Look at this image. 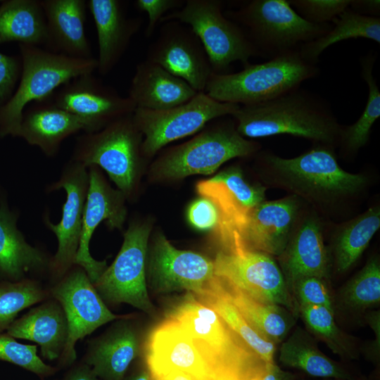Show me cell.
Segmentation results:
<instances>
[{
	"instance_id": "1",
	"label": "cell",
	"mask_w": 380,
	"mask_h": 380,
	"mask_svg": "<svg viewBox=\"0 0 380 380\" xmlns=\"http://www.w3.org/2000/svg\"><path fill=\"white\" fill-rule=\"evenodd\" d=\"M232 116L245 138L289 134L334 148L342 129L328 101L300 87L262 103L239 106Z\"/></svg>"
},
{
	"instance_id": "2",
	"label": "cell",
	"mask_w": 380,
	"mask_h": 380,
	"mask_svg": "<svg viewBox=\"0 0 380 380\" xmlns=\"http://www.w3.org/2000/svg\"><path fill=\"white\" fill-rule=\"evenodd\" d=\"M167 319L177 323L217 380H259L267 362L209 306L187 292Z\"/></svg>"
},
{
	"instance_id": "3",
	"label": "cell",
	"mask_w": 380,
	"mask_h": 380,
	"mask_svg": "<svg viewBox=\"0 0 380 380\" xmlns=\"http://www.w3.org/2000/svg\"><path fill=\"white\" fill-rule=\"evenodd\" d=\"M259 160L271 184L318 204H333L359 194L367 184L362 174L344 170L334 148L316 145L292 158L262 152Z\"/></svg>"
},
{
	"instance_id": "4",
	"label": "cell",
	"mask_w": 380,
	"mask_h": 380,
	"mask_svg": "<svg viewBox=\"0 0 380 380\" xmlns=\"http://www.w3.org/2000/svg\"><path fill=\"white\" fill-rule=\"evenodd\" d=\"M234 73H212L204 92L223 103L239 106L262 103L300 87L320 73L317 65L291 51L258 64L248 63Z\"/></svg>"
},
{
	"instance_id": "5",
	"label": "cell",
	"mask_w": 380,
	"mask_h": 380,
	"mask_svg": "<svg viewBox=\"0 0 380 380\" xmlns=\"http://www.w3.org/2000/svg\"><path fill=\"white\" fill-rule=\"evenodd\" d=\"M20 83L10 99L0 107V138L17 137L25 106L42 102L71 80L97 68L96 58H74L39 46L19 44Z\"/></svg>"
},
{
	"instance_id": "6",
	"label": "cell",
	"mask_w": 380,
	"mask_h": 380,
	"mask_svg": "<svg viewBox=\"0 0 380 380\" xmlns=\"http://www.w3.org/2000/svg\"><path fill=\"white\" fill-rule=\"evenodd\" d=\"M224 14L241 27L261 57L270 58L298 49L332 27L305 20L288 0H253Z\"/></svg>"
},
{
	"instance_id": "7",
	"label": "cell",
	"mask_w": 380,
	"mask_h": 380,
	"mask_svg": "<svg viewBox=\"0 0 380 380\" xmlns=\"http://www.w3.org/2000/svg\"><path fill=\"white\" fill-rule=\"evenodd\" d=\"M219 0H187L160 23L178 21L189 26L200 40L215 74H227L231 64L239 61L243 66L260 53L244 31L222 13Z\"/></svg>"
},
{
	"instance_id": "8",
	"label": "cell",
	"mask_w": 380,
	"mask_h": 380,
	"mask_svg": "<svg viewBox=\"0 0 380 380\" xmlns=\"http://www.w3.org/2000/svg\"><path fill=\"white\" fill-rule=\"evenodd\" d=\"M259 148L258 143L237 132L234 121L224 122L167 151L156 161L153 170L167 179L210 175L227 161L252 156Z\"/></svg>"
},
{
	"instance_id": "9",
	"label": "cell",
	"mask_w": 380,
	"mask_h": 380,
	"mask_svg": "<svg viewBox=\"0 0 380 380\" xmlns=\"http://www.w3.org/2000/svg\"><path fill=\"white\" fill-rule=\"evenodd\" d=\"M142 137L132 114L127 115L98 132L79 137L72 160L87 168L103 169L119 190L128 194L134 189L141 163Z\"/></svg>"
},
{
	"instance_id": "10",
	"label": "cell",
	"mask_w": 380,
	"mask_h": 380,
	"mask_svg": "<svg viewBox=\"0 0 380 380\" xmlns=\"http://www.w3.org/2000/svg\"><path fill=\"white\" fill-rule=\"evenodd\" d=\"M196 191L210 200L219 213L214 234L222 251H243L241 234L251 211L265 198V186L250 183L239 166H232L197 183Z\"/></svg>"
},
{
	"instance_id": "11",
	"label": "cell",
	"mask_w": 380,
	"mask_h": 380,
	"mask_svg": "<svg viewBox=\"0 0 380 380\" xmlns=\"http://www.w3.org/2000/svg\"><path fill=\"white\" fill-rule=\"evenodd\" d=\"M239 108L198 92L186 103L167 110L136 108L132 118L144 137L143 153L151 157L169 143L200 131L209 122L232 115Z\"/></svg>"
},
{
	"instance_id": "12",
	"label": "cell",
	"mask_w": 380,
	"mask_h": 380,
	"mask_svg": "<svg viewBox=\"0 0 380 380\" xmlns=\"http://www.w3.org/2000/svg\"><path fill=\"white\" fill-rule=\"evenodd\" d=\"M149 233L148 224H132L124 234L115 260L94 284L100 296L107 301L129 304L148 314L154 310L146 280Z\"/></svg>"
},
{
	"instance_id": "13",
	"label": "cell",
	"mask_w": 380,
	"mask_h": 380,
	"mask_svg": "<svg viewBox=\"0 0 380 380\" xmlns=\"http://www.w3.org/2000/svg\"><path fill=\"white\" fill-rule=\"evenodd\" d=\"M215 274L251 298L281 305L298 315L280 267L272 255L255 251H220L213 260Z\"/></svg>"
},
{
	"instance_id": "14",
	"label": "cell",
	"mask_w": 380,
	"mask_h": 380,
	"mask_svg": "<svg viewBox=\"0 0 380 380\" xmlns=\"http://www.w3.org/2000/svg\"><path fill=\"white\" fill-rule=\"evenodd\" d=\"M148 277L156 292L185 290L196 297L207 296L218 281L213 260L177 249L161 234L156 237L150 255Z\"/></svg>"
},
{
	"instance_id": "15",
	"label": "cell",
	"mask_w": 380,
	"mask_h": 380,
	"mask_svg": "<svg viewBox=\"0 0 380 380\" xmlns=\"http://www.w3.org/2000/svg\"><path fill=\"white\" fill-rule=\"evenodd\" d=\"M46 100L79 118L85 127V133L98 132L132 115L136 108L128 96H120L93 73L71 80Z\"/></svg>"
},
{
	"instance_id": "16",
	"label": "cell",
	"mask_w": 380,
	"mask_h": 380,
	"mask_svg": "<svg viewBox=\"0 0 380 380\" xmlns=\"http://www.w3.org/2000/svg\"><path fill=\"white\" fill-rule=\"evenodd\" d=\"M68 323V338L62 353L63 360L72 362L76 357V342L101 325L121 317L104 304L86 272L80 267L69 272L52 289Z\"/></svg>"
},
{
	"instance_id": "17",
	"label": "cell",
	"mask_w": 380,
	"mask_h": 380,
	"mask_svg": "<svg viewBox=\"0 0 380 380\" xmlns=\"http://www.w3.org/2000/svg\"><path fill=\"white\" fill-rule=\"evenodd\" d=\"M165 23L146 60L183 80L197 92H204L213 71L200 40L189 26L175 20Z\"/></svg>"
},
{
	"instance_id": "18",
	"label": "cell",
	"mask_w": 380,
	"mask_h": 380,
	"mask_svg": "<svg viewBox=\"0 0 380 380\" xmlns=\"http://www.w3.org/2000/svg\"><path fill=\"white\" fill-rule=\"evenodd\" d=\"M87 169L83 164L71 160L61 179L49 187L50 190L63 189L66 193L60 222L54 224L49 218H45L46 225L58 240V249L51 264L56 276L64 274L75 264L89 185Z\"/></svg>"
},
{
	"instance_id": "19",
	"label": "cell",
	"mask_w": 380,
	"mask_h": 380,
	"mask_svg": "<svg viewBox=\"0 0 380 380\" xmlns=\"http://www.w3.org/2000/svg\"><path fill=\"white\" fill-rule=\"evenodd\" d=\"M89 185L85 201L80 243L75 264L82 267L93 284L107 268L106 260L94 259L89 242L97 226L106 221L110 229H122L126 217L123 194L113 189L99 167L90 166Z\"/></svg>"
},
{
	"instance_id": "20",
	"label": "cell",
	"mask_w": 380,
	"mask_h": 380,
	"mask_svg": "<svg viewBox=\"0 0 380 380\" xmlns=\"http://www.w3.org/2000/svg\"><path fill=\"white\" fill-rule=\"evenodd\" d=\"M300 208V198L293 194L260 203L248 215L243 228V248L279 256L297 225Z\"/></svg>"
},
{
	"instance_id": "21",
	"label": "cell",
	"mask_w": 380,
	"mask_h": 380,
	"mask_svg": "<svg viewBox=\"0 0 380 380\" xmlns=\"http://www.w3.org/2000/svg\"><path fill=\"white\" fill-rule=\"evenodd\" d=\"M146 361L151 375L175 369L196 380H217L190 336L177 323L167 318L150 334Z\"/></svg>"
},
{
	"instance_id": "22",
	"label": "cell",
	"mask_w": 380,
	"mask_h": 380,
	"mask_svg": "<svg viewBox=\"0 0 380 380\" xmlns=\"http://www.w3.org/2000/svg\"><path fill=\"white\" fill-rule=\"evenodd\" d=\"M87 6L97 34L96 70L104 76L122 57L131 39L139 30L141 19L127 16L122 2L118 0H89Z\"/></svg>"
},
{
	"instance_id": "23",
	"label": "cell",
	"mask_w": 380,
	"mask_h": 380,
	"mask_svg": "<svg viewBox=\"0 0 380 380\" xmlns=\"http://www.w3.org/2000/svg\"><path fill=\"white\" fill-rule=\"evenodd\" d=\"M278 257L289 289L304 277H317L327 281L329 279V255L320 223L315 217H309L296 225L284 251Z\"/></svg>"
},
{
	"instance_id": "24",
	"label": "cell",
	"mask_w": 380,
	"mask_h": 380,
	"mask_svg": "<svg viewBox=\"0 0 380 380\" xmlns=\"http://www.w3.org/2000/svg\"><path fill=\"white\" fill-rule=\"evenodd\" d=\"M47 27L49 51L74 58H92L85 34L87 1H41Z\"/></svg>"
},
{
	"instance_id": "25",
	"label": "cell",
	"mask_w": 380,
	"mask_h": 380,
	"mask_svg": "<svg viewBox=\"0 0 380 380\" xmlns=\"http://www.w3.org/2000/svg\"><path fill=\"white\" fill-rule=\"evenodd\" d=\"M198 93L183 80L146 60L136 66L128 97L136 108L163 110L186 103Z\"/></svg>"
},
{
	"instance_id": "26",
	"label": "cell",
	"mask_w": 380,
	"mask_h": 380,
	"mask_svg": "<svg viewBox=\"0 0 380 380\" xmlns=\"http://www.w3.org/2000/svg\"><path fill=\"white\" fill-rule=\"evenodd\" d=\"M80 130L85 127L79 118L46 100L24 111L17 137L53 156L64 139Z\"/></svg>"
},
{
	"instance_id": "27",
	"label": "cell",
	"mask_w": 380,
	"mask_h": 380,
	"mask_svg": "<svg viewBox=\"0 0 380 380\" xmlns=\"http://www.w3.org/2000/svg\"><path fill=\"white\" fill-rule=\"evenodd\" d=\"M68 333L65 313L56 301L46 302L30 310L7 329V334L13 338L37 343L44 357L50 360L63 353Z\"/></svg>"
},
{
	"instance_id": "28",
	"label": "cell",
	"mask_w": 380,
	"mask_h": 380,
	"mask_svg": "<svg viewBox=\"0 0 380 380\" xmlns=\"http://www.w3.org/2000/svg\"><path fill=\"white\" fill-rule=\"evenodd\" d=\"M18 213L0 195V274L19 281L26 273L44 270L45 254L30 245L17 227ZM49 263V262H48Z\"/></svg>"
},
{
	"instance_id": "29",
	"label": "cell",
	"mask_w": 380,
	"mask_h": 380,
	"mask_svg": "<svg viewBox=\"0 0 380 380\" xmlns=\"http://www.w3.org/2000/svg\"><path fill=\"white\" fill-rule=\"evenodd\" d=\"M220 291L259 334L275 344L284 341L296 324L297 316L287 308L257 300L220 279Z\"/></svg>"
},
{
	"instance_id": "30",
	"label": "cell",
	"mask_w": 380,
	"mask_h": 380,
	"mask_svg": "<svg viewBox=\"0 0 380 380\" xmlns=\"http://www.w3.org/2000/svg\"><path fill=\"white\" fill-rule=\"evenodd\" d=\"M281 343L279 360L285 367L324 379L349 380L354 378L343 365L322 353L310 334L301 327H296Z\"/></svg>"
},
{
	"instance_id": "31",
	"label": "cell",
	"mask_w": 380,
	"mask_h": 380,
	"mask_svg": "<svg viewBox=\"0 0 380 380\" xmlns=\"http://www.w3.org/2000/svg\"><path fill=\"white\" fill-rule=\"evenodd\" d=\"M48 39L44 12L38 0H8L0 5V44L16 42L39 46Z\"/></svg>"
},
{
	"instance_id": "32",
	"label": "cell",
	"mask_w": 380,
	"mask_h": 380,
	"mask_svg": "<svg viewBox=\"0 0 380 380\" xmlns=\"http://www.w3.org/2000/svg\"><path fill=\"white\" fill-rule=\"evenodd\" d=\"M139 338L131 327H120L99 339L91 348L87 362L105 380L120 379L139 354Z\"/></svg>"
},
{
	"instance_id": "33",
	"label": "cell",
	"mask_w": 380,
	"mask_h": 380,
	"mask_svg": "<svg viewBox=\"0 0 380 380\" xmlns=\"http://www.w3.org/2000/svg\"><path fill=\"white\" fill-rule=\"evenodd\" d=\"M331 30L298 49L304 60L317 65L319 56L330 46L343 40L364 38L380 44V18L359 14L348 7L332 21Z\"/></svg>"
},
{
	"instance_id": "34",
	"label": "cell",
	"mask_w": 380,
	"mask_h": 380,
	"mask_svg": "<svg viewBox=\"0 0 380 380\" xmlns=\"http://www.w3.org/2000/svg\"><path fill=\"white\" fill-rule=\"evenodd\" d=\"M379 227L380 210L375 206L345 223L337 231L333 253L338 272H346L357 262Z\"/></svg>"
},
{
	"instance_id": "35",
	"label": "cell",
	"mask_w": 380,
	"mask_h": 380,
	"mask_svg": "<svg viewBox=\"0 0 380 380\" xmlns=\"http://www.w3.org/2000/svg\"><path fill=\"white\" fill-rule=\"evenodd\" d=\"M376 54L369 53L360 59L361 77L368 87V96L363 111L353 124L342 126L338 146L346 156L355 155L367 145L372 128L380 117V91L373 74Z\"/></svg>"
},
{
	"instance_id": "36",
	"label": "cell",
	"mask_w": 380,
	"mask_h": 380,
	"mask_svg": "<svg viewBox=\"0 0 380 380\" xmlns=\"http://www.w3.org/2000/svg\"><path fill=\"white\" fill-rule=\"evenodd\" d=\"M196 298L214 310L225 323L265 362H274L277 344L259 334L232 303L221 293L220 279L215 289L208 295Z\"/></svg>"
},
{
	"instance_id": "37",
	"label": "cell",
	"mask_w": 380,
	"mask_h": 380,
	"mask_svg": "<svg viewBox=\"0 0 380 380\" xmlns=\"http://www.w3.org/2000/svg\"><path fill=\"white\" fill-rule=\"evenodd\" d=\"M298 314L309 332L324 342L334 353L348 360L358 357L354 337L338 327L334 312L324 307L300 305Z\"/></svg>"
},
{
	"instance_id": "38",
	"label": "cell",
	"mask_w": 380,
	"mask_h": 380,
	"mask_svg": "<svg viewBox=\"0 0 380 380\" xmlns=\"http://www.w3.org/2000/svg\"><path fill=\"white\" fill-rule=\"evenodd\" d=\"M338 303L353 311H364L380 303V262L371 258L366 265L340 289Z\"/></svg>"
},
{
	"instance_id": "39",
	"label": "cell",
	"mask_w": 380,
	"mask_h": 380,
	"mask_svg": "<svg viewBox=\"0 0 380 380\" xmlns=\"http://www.w3.org/2000/svg\"><path fill=\"white\" fill-rule=\"evenodd\" d=\"M45 293L32 280L0 283V333L7 330L18 312L42 300Z\"/></svg>"
},
{
	"instance_id": "40",
	"label": "cell",
	"mask_w": 380,
	"mask_h": 380,
	"mask_svg": "<svg viewBox=\"0 0 380 380\" xmlns=\"http://www.w3.org/2000/svg\"><path fill=\"white\" fill-rule=\"evenodd\" d=\"M0 360L6 361L39 375H49L54 369L37 354V346L16 341L8 334H0Z\"/></svg>"
},
{
	"instance_id": "41",
	"label": "cell",
	"mask_w": 380,
	"mask_h": 380,
	"mask_svg": "<svg viewBox=\"0 0 380 380\" xmlns=\"http://www.w3.org/2000/svg\"><path fill=\"white\" fill-rule=\"evenodd\" d=\"M289 289L298 305L324 307L334 312V299L327 280L304 277L296 280Z\"/></svg>"
},
{
	"instance_id": "42",
	"label": "cell",
	"mask_w": 380,
	"mask_h": 380,
	"mask_svg": "<svg viewBox=\"0 0 380 380\" xmlns=\"http://www.w3.org/2000/svg\"><path fill=\"white\" fill-rule=\"evenodd\" d=\"M305 20L315 24L329 23L350 4L351 0H288Z\"/></svg>"
},
{
	"instance_id": "43",
	"label": "cell",
	"mask_w": 380,
	"mask_h": 380,
	"mask_svg": "<svg viewBox=\"0 0 380 380\" xmlns=\"http://www.w3.org/2000/svg\"><path fill=\"white\" fill-rule=\"evenodd\" d=\"M20 72L18 58L0 52V107L12 96Z\"/></svg>"
},
{
	"instance_id": "44",
	"label": "cell",
	"mask_w": 380,
	"mask_h": 380,
	"mask_svg": "<svg viewBox=\"0 0 380 380\" xmlns=\"http://www.w3.org/2000/svg\"><path fill=\"white\" fill-rule=\"evenodd\" d=\"M187 217L190 224L201 231L214 230L219 221L217 209L210 200L203 197L191 204Z\"/></svg>"
},
{
	"instance_id": "45",
	"label": "cell",
	"mask_w": 380,
	"mask_h": 380,
	"mask_svg": "<svg viewBox=\"0 0 380 380\" xmlns=\"http://www.w3.org/2000/svg\"><path fill=\"white\" fill-rule=\"evenodd\" d=\"M184 4L182 0H137V8L145 12L148 15V24L146 29V37H150L158 23L165 15L167 11L176 8H181Z\"/></svg>"
},
{
	"instance_id": "46",
	"label": "cell",
	"mask_w": 380,
	"mask_h": 380,
	"mask_svg": "<svg viewBox=\"0 0 380 380\" xmlns=\"http://www.w3.org/2000/svg\"><path fill=\"white\" fill-rule=\"evenodd\" d=\"M365 320L374 331L375 338L362 349V353L368 360L376 365L379 362L380 357V311L368 312Z\"/></svg>"
},
{
	"instance_id": "47",
	"label": "cell",
	"mask_w": 380,
	"mask_h": 380,
	"mask_svg": "<svg viewBox=\"0 0 380 380\" xmlns=\"http://www.w3.org/2000/svg\"><path fill=\"white\" fill-rule=\"evenodd\" d=\"M350 8L353 11L369 17L379 18V0H351Z\"/></svg>"
},
{
	"instance_id": "48",
	"label": "cell",
	"mask_w": 380,
	"mask_h": 380,
	"mask_svg": "<svg viewBox=\"0 0 380 380\" xmlns=\"http://www.w3.org/2000/svg\"><path fill=\"white\" fill-rule=\"evenodd\" d=\"M298 375L283 370L275 362L266 364L265 369L260 380H297Z\"/></svg>"
},
{
	"instance_id": "49",
	"label": "cell",
	"mask_w": 380,
	"mask_h": 380,
	"mask_svg": "<svg viewBox=\"0 0 380 380\" xmlns=\"http://www.w3.org/2000/svg\"><path fill=\"white\" fill-rule=\"evenodd\" d=\"M151 377L153 380H196L189 374L175 369L151 375Z\"/></svg>"
},
{
	"instance_id": "50",
	"label": "cell",
	"mask_w": 380,
	"mask_h": 380,
	"mask_svg": "<svg viewBox=\"0 0 380 380\" xmlns=\"http://www.w3.org/2000/svg\"><path fill=\"white\" fill-rule=\"evenodd\" d=\"M96 376L88 366H83L73 371L65 380H96Z\"/></svg>"
},
{
	"instance_id": "51",
	"label": "cell",
	"mask_w": 380,
	"mask_h": 380,
	"mask_svg": "<svg viewBox=\"0 0 380 380\" xmlns=\"http://www.w3.org/2000/svg\"><path fill=\"white\" fill-rule=\"evenodd\" d=\"M130 380H153V379L147 372H144L134 376Z\"/></svg>"
},
{
	"instance_id": "52",
	"label": "cell",
	"mask_w": 380,
	"mask_h": 380,
	"mask_svg": "<svg viewBox=\"0 0 380 380\" xmlns=\"http://www.w3.org/2000/svg\"><path fill=\"white\" fill-rule=\"evenodd\" d=\"M336 380H346V379H336ZM349 380H365V379H356V378H353L352 379H349Z\"/></svg>"
},
{
	"instance_id": "53",
	"label": "cell",
	"mask_w": 380,
	"mask_h": 380,
	"mask_svg": "<svg viewBox=\"0 0 380 380\" xmlns=\"http://www.w3.org/2000/svg\"><path fill=\"white\" fill-rule=\"evenodd\" d=\"M297 380H298V379ZM323 380H327V379H323Z\"/></svg>"
}]
</instances>
